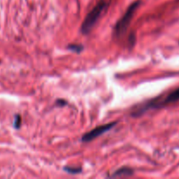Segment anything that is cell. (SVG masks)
<instances>
[{
  "instance_id": "obj_4",
  "label": "cell",
  "mask_w": 179,
  "mask_h": 179,
  "mask_svg": "<svg viewBox=\"0 0 179 179\" xmlns=\"http://www.w3.org/2000/svg\"><path fill=\"white\" fill-rule=\"evenodd\" d=\"M178 101H179V88L176 90H174L173 92H171L169 94H168V96L163 101L149 103V106L152 107V108H160L162 106L167 105L169 103H173V102H176Z\"/></svg>"
},
{
  "instance_id": "obj_3",
  "label": "cell",
  "mask_w": 179,
  "mask_h": 179,
  "mask_svg": "<svg viewBox=\"0 0 179 179\" xmlns=\"http://www.w3.org/2000/svg\"><path fill=\"white\" fill-rule=\"evenodd\" d=\"M116 122H114L111 123H108V124H105V125H101L99 126L94 129H92L90 132H88L87 134H85L82 138H81V141L84 142V143H88V142H91L93 141L94 139L97 138L98 136H100L101 134H104L106 132H108V130H110L112 128H114L115 125H116Z\"/></svg>"
},
{
  "instance_id": "obj_6",
  "label": "cell",
  "mask_w": 179,
  "mask_h": 179,
  "mask_svg": "<svg viewBox=\"0 0 179 179\" xmlns=\"http://www.w3.org/2000/svg\"><path fill=\"white\" fill-rule=\"evenodd\" d=\"M64 170H66L67 173L70 174H79L81 172L82 169L81 168H71V167H65Z\"/></svg>"
},
{
  "instance_id": "obj_8",
  "label": "cell",
  "mask_w": 179,
  "mask_h": 179,
  "mask_svg": "<svg viewBox=\"0 0 179 179\" xmlns=\"http://www.w3.org/2000/svg\"><path fill=\"white\" fill-rule=\"evenodd\" d=\"M21 125V117L20 115H16L15 120H14V127L16 128H19Z\"/></svg>"
},
{
  "instance_id": "obj_2",
  "label": "cell",
  "mask_w": 179,
  "mask_h": 179,
  "mask_svg": "<svg viewBox=\"0 0 179 179\" xmlns=\"http://www.w3.org/2000/svg\"><path fill=\"white\" fill-rule=\"evenodd\" d=\"M139 4H140V1H135L133 4H131L125 12V14L122 17V19L116 23L115 28H114V33L117 36H121L127 31V29L128 28L130 22L132 21V19L134 17V11L138 8Z\"/></svg>"
},
{
  "instance_id": "obj_1",
  "label": "cell",
  "mask_w": 179,
  "mask_h": 179,
  "mask_svg": "<svg viewBox=\"0 0 179 179\" xmlns=\"http://www.w3.org/2000/svg\"><path fill=\"white\" fill-rule=\"evenodd\" d=\"M106 6H107L106 2L104 0H101L93 8L92 11H89V13L85 18L83 23L81 24L80 31L82 33L88 34L94 28L99 18L101 17V13L105 10Z\"/></svg>"
},
{
  "instance_id": "obj_5",
  "label": "cell",
  "mask_w": 179,
  "mask_h": 179,
  "mask_svg": "<svg viewBox=\"0 0 179 179\" xmlns=\"http://www.w3.org/2000/svg\"><path fill=\"white\" fill-rule=\"evenodd\" d=\"M133 174V170L131 169L123 167L120 169L116 170L111 177H121V176H130Z\"/></svg>"
},
{
  "instance_id": "obj_7",
  "label": "cell",
  "mask_w": 179,
  "mask_h": 179,
  "mask_svg": "<svg viewBox=\"0 0 179 179\" xmlns=\"http://www.w3.org/2000/svg\"><path fill=\"white\" fill-rule=\"evenodd\" d=\"M68 48H69L70 50L74 51V52H76V53H79V52L83 49L82 45H68Z\"/></svg>"
},
{
  "instance_id": "obj_9",
  "label": "cell",
  "mask_w": 179,
  "mask_h": 179,
  "mask_svg": "<svg viewBox=\"0 0 179 179\" xmlns=\"http://www.w3.org/2000/svg\"><path fill=\"white\" fill-rule=\"evenodd\" d=\"M57 104L59 105V106H63V105H66V104H67V101H61V100H58V101H57Z\"/></svg>"
}]
</instances>
